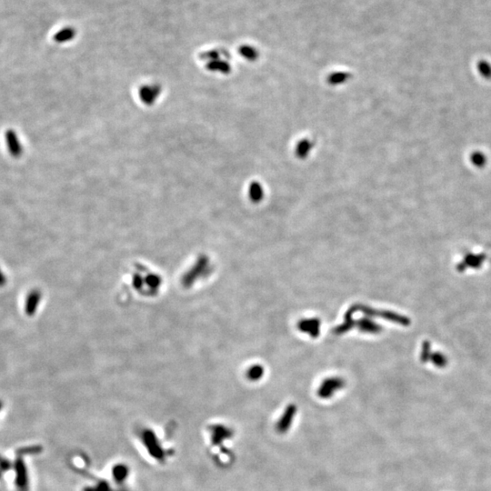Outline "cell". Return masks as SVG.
I'll return each mask as SVG.
<instances>
[{"label":"cell","mask_w":491,"mask_h":491,"mask_svg":"<svg viewBox=\"0 0 491 491\" xmlns=\"http://www.w3.org/2000/svg\"><path fill=\"white\" fill-rule=\"evenodd\" d=\"M296 411L297 409L293 405L286 408L284 414L281 416L279 422L277 423V430L279 433L285 434L290 429L293 422L294 416L296 415Z\"/></svg>","instance_id":"obj_3"},{"label":"cell","mask_w":491,"mask_h":491,"mask_svg":"<svg viewBox=\"0 0 491 491\" xmlns=\"http://www.w3.org/2000/svg\"><path fill=\"white\" fill-rule=\"evenodd\" d=\"M38 300H39V294L37 292L30 294L27 304V312L28 315L34 313Z\"/></svg>","instance_id":"obj_7"},{"label":"cell","mask_w":491,"mask_h":491,"mask_svg":"<svg viewBox=\"0 0 491 491\" xmlns=\"http://www.w3.org/2000/svg\"><path fill=\"white\" fill-rule=\"evenodd\" d=\"M2 473H3V472H2V471H0V479H1V478H2Z\"/></svg>","instance_id":"obj_11"},{"label":"cell","mask_w":491,"mask_h":491,"mask_svg":"<svg viewBox=\"0 0 491 491\" xmlns=\"http://www.w3.org/2000/svg\"><path fill=\"white\" fill-rule=\"evenodd\" d=\"M42 449L41 447H38V446H36V447H28V448H22V449H19V450L17 451L18 453V456H23V455H26V454H37V453H39Z\"/></svg>","instance_id":"obj_8"},{"label":"cell","mask_w":491,"mask_h":491,"mask_svg":"<svg viewBox=\"0 0 491 491\" xmlns=\"http://www.w3.org/2000/svg\"><path fill=\"white\" fill-rule=\"evenodd\" d=\"M76 37V30L73 27H65L54 36V40L57 43H65L72 40Z\"/></svg>","instance_id":"obj_4"},{"label":"cell","mask_w":491,"mask_h":491,"mask_svg":"<svg viewBox=\"0 0 491 491\" xmlns=\"http://www.w3.org/2000/svg\"><path fill=\"white\" fill-rule=\"evenodd\" d=\"M4 284H5V277L3 276V274L0 271V286H2Z\"/></svg>","instance_id":"obj_10"},{"label":"cell","mask_w":491,"mask_h":491,"mask_svg":"<svg viewBox=\"0 0 491 491\" xmlns=\"http://www.w3.org/2000/svg\"><path fill=\"white\" fill-rule=\"evenodd\" d=\"M14 467V465L5 457H0V471L2 472H7L10 471L11 468Z\"/></svg>","instance_id":"obj_9"},{"label":"cell","mask_w":491,"mask_h":491,"mask_svg":"<svg viewBox=\"0 0 491 491\" xmlns=\"http://www.w3.org/2000/svg\"><path fill=\"white\" fill-rule=\"evenodd\" d=\"M140 94H141L140 95L141 98L145 102L152 103L156 99L155 98L156 95L157 96L158 89L156 87H147V88H143L141 89Z\"/></svg>","instance_id":"obj_6"},{"label":"cell","mask_w":491,"mask_h":491,"mask_svg":"<svg viewBox=\"0 0 491 491\" xmlns=\"http://www.w3.org/2000/svg\"><path fill=\"white\" fill-rule=\"evenodd\" d=\"M338 387L340 388V383H338V381H328L321 387V390H320V396L321 397L327 398L334 393L335 390H337L336 389H338Z\"/></svg>","instance_id":"obj_5"},{"label":"cell","mask_w":491,"mask_h":491,"mask_svg":"<svg viewBox=\"0 0 491 491\" xmlns=\"http://www.w3.org/2000/svg\"><path fill=\"white\" fill-rule=\"evenodd\" d=\"M0 457H1V456H0Z\"/></svg>","instance_id":"obj_13"},{"label":"cell","mask_w":491,"mask_h":491,"mask_svg":"<svg viewBox=\"0 0 491 491\" xmlns=\"http://www.w3.org/2000/svg\"><path fill=\"white\" fill-rule=\"evenodd\" d=\"M14 469L16 472L15 484L18 491H28V477L27 467L21 456H18L14 462Z\"/></svg>","instance_id":"obj_1"},{"label":"cell","mask_w":491,"mask_h":491,"mask_svg":"<svg viewBox=\"0 0 491 491\" xmlns=\"http://www.w3.org/2000/svg\"><path fill=\"white\" fill-rule=\"evenodd\" d=\"M2 408V403L0 402V409Z\"/></svg>","instance_id":"obj_12"},{"label":"cell","mask_w":491,"mask_h":491,"mask_svg":"<svg viewBox=\"0 0 491 491\" xmlns=\"http://www.w3.org/2000/svg\"><path fill=\"white\" fill-rule=\"evenodd\" d=\"M6 143L7 150L12 157L15 158L21 157L23 153V147L19 137L13 130H8L6 132Z\"/></svg>","instance_id":"obj_2"}]
</instances>
